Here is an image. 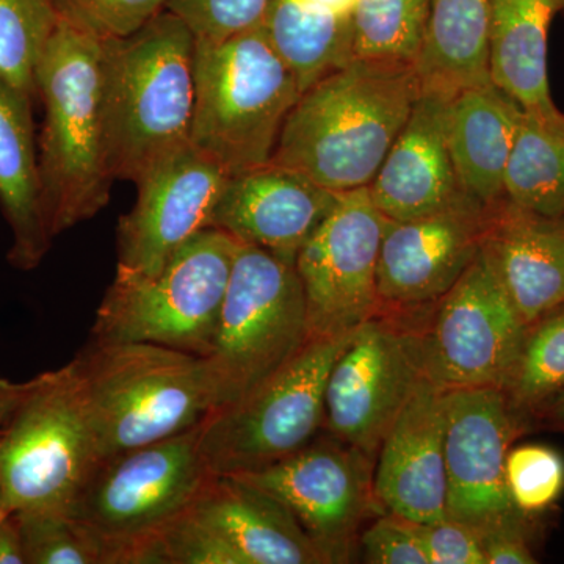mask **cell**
<instances>
[{"mask_svg":"<svg viewBox=\"0 0 564 564\" xmlns=\"http://www.w3.org/2000/svg\"><path fill=\"white\" fill-rule=\"evenodd\" d=\"M195 35L169 9L139 32L109 40L110 155L115 181L135 182L191 141Z\"/></svg>","mask_w":564,"mask_h":564,"instance_id":"obj_5","label":"cell"},{"mask_svg":"<svg viewBox=\"0 0 564 564\" xmlns=\"http://www.w3.org/2000/svg\"><path fill=\"white\" fill-rule=\"evenodd\" d=\"M170 0H52L62 20L101 40H122L139 32L166 9Z\"/></svg>","mask_w":564,"mask_h":564,"instance_id":"obj_34","label":"cell"},{"mask_svg":"<svg viewBox=\"0 0 564 564\" xmlns=\"http://www.w3.org/2000/svg\"><path fill=\"white\" fill-rule=\"evenodd\" d=\"M489 7L491 0H432L415 62L422 87L456 95L491 82Z\"/></svg>","mask_w":564,"mask_h":564,"instance_id":"obj_26","label":"cell"},{"mask_svg":"<svg viewBox=\"0 0 564 564\" xmlns=\"http://www.w3.org/2000/svg\"><path fill=\"white\" fill-rule=\"evenodd\" d=\"M541 519L521 516L514 521L480 533L486 564H534V541L541 533Z\"/></svg>","mask_w":564,"mask_h":564,"instance_id":"obj_38","label":"cell"},{"mask_svg":"<svg viewBox=\"0 0 564 564\" xmlns=\"http://www.w3.org/2000/svg\"><path fill=\"white\" fill-rule=\"evenodd\" d=\"M0 433V486L9 513L65 510L101 462L76 367L40 373Z\"/></svg>","mask_w":564,"mask_h":564,"instance_id":"obj_7","label":"cell"},{"mask_svg":"<svg viewBox=\"0 0 564 564\" xmlns=\"http://www.w3.org/2000/svg\"><path fill=\"white\" fill-rule=\"evenodd\" d=\"M41 188L55 237L110 202L109 40L61 20L36 69Z\"/></svg>","mask_w":564,"mask_h":564,"instance_id":"obj_1","label":"cell"},{"mask_svg":"<svg viewBox=\"0 0 564 564\" xmlns=\"http://www.w3.org/2000/svg\"><path fill=\"white\" fill-rule=\"evenodd\" d=\"M229 174L191 141L137 177V202L118 223V269L155 274L192 237L210 228Z\"/></svg>","mask_w":564,"mask_h":564,"instance_id":"obj_16","label":"cell"},{"mask_svg":"<svg viewBox=\"0 0 564 564\" xmlns=\"http://www.w3.org/2000/svg\"><path fill=\"white\" fill-rule=\"evenodd\" d=\"M454 96L422 87L406 124L369 185L375 206L388 220H415L477 203L463 192L448 148Z\"/></svg>","mask_w":564,"mask_h":564,"instance_id":"obj_18","label":"cell"},{"mask_svg":"<svg viewBox=\"0 0 564 564\" xmlns=\"http://www.w3.org/2000/svg\"><path fill=\"white\" fill-rule=\"evenodd\" d=\"M33 104L0 77V210L11 231L7 258L22 272L40 267L54 240L44 212Z\"/></svg>","mask_w":564,"mask_h":564,"instance_id":"obj_23","label":"cell"},{"mask_svg":"<svg viewBox=\"0 0 564 564\" xmlns=\"http://www.w3.org/2000/svg\"><path fill=\"white\" fill-rule=\"evenodd\" d=\"M530 429L554 430V432L564 433V391L532 415Z\"/></svg>","mask_w":564,"mask_h":564,"instance_id":"obj_40","label":"cell"},{"mask_svg":"<svg viewBox=\"0 0 564 564\" xmlns=\"http://www.w3.org/2000/svg\"><path fill=\"white\" fill-rule=\"evenodd\" d=\"M202 423L107 456L93 470L68 513L101 540L104 564H113L122 545L184 513L209 480L199 451Z\"/></svg>","mask_w":564,"mask_h":564,"instance_id":"obj_10","label":"cell"},{"mask_svg":"<svg viewBox=\"0 0 564 564\" xmlns=\"http://www.w3.org/2000/svg\"><path fill=\"white\" fill-rule=\"evenodd\" d=\"M7 514L10 513L9 511H7L6 503H3L2 486H0V521H2V519L6 518Z\"/></svg>","mask_w":564,"mask_h":564,"instance_id":"obj_43","label":"cell"},{"mask_svg":"<svg viewBox=\"0 0 564 564\" xmlns=\"http://www.w3.org/2000/svg\"><path fill=\"white\" fill-rule=\"evenodd\" d=\"M488 217L489 210L469 203L415 220H388L378 261L381 311L410 313L443 299L480 252Z\"/></svg>","mask_w":564,"mask_h":564,"instance_id":"obj_17","label":"cell"},{"mask_svg":"<svg viewBox=\"0 0 564 564\" xmlns=\"http://www.w3.org/2000/svg\"><path fill=\"white\" fill-rule=\"evenodd\" d=\"M28 384V381L25 383H13V381L0 377V433H2L6 423L9 422L17 404L20 403L22 395H24Z\"/></svg>","mask_w":564,"mask_h":564,"instance_id":"obj_41","label":"cell"},{"mask_svg":"<svg viewBox=\"0 0 564 564\" xmlns=\"http://www.w3.org/2000/svg\"><path fill=\"white\" fill-rule=\"evenodd\" d=\"M270 0H170L166 9L181 18L196 41L218 43L262 24Z\"/></svg>","mask_w":564,"mask_h":564,"instance_id":"obj_35","label":"cell"},{"mask_svg":"<svg viewBox=\"0 0 564 564\" xmlns=\"http://www.w3.org/2000/svg\"><path fill=\"white\" fill-rule=\"evenodd\" d=\"M445 413L447 518L478 533L521 518L508 496L505 463L516 440L532 432L502 389H448Z\"/></svg>","mask_w":564,"mask_h":564,"instance_id":"obj_15","label":"cell"},{"mask_svg":"<svg viewBox=\"0 0 564 564\" xmlns=\"http://www.w3.org/2000/svg\"><path fill=\"white\" fill-rule=\"evenodd\" d=\"M52 0H0V77L36 101V69L58 24Z\"/></svg>","mask_w":564,"mask_h":564,"instance_id":"obj_31","label":"cell"},{"mask_svg":"<svg viewBox=\"0 0 564 564\" xmlns=\"http://www.w3.org/2000/svg\"><path fill=\"white\" fill-rule=\"evenodd\" d=\"M423 378L410 315L381 311L351 333L329 370L323 430L377 458Z\"/></svg>","mask_w":564,"mask_h":564,"instance_id":"obj_13","label":"cell"},{"mask_svg":"<svg viewBox=\"0 0 564 564\" xmlns=\"http://www.w3.org/2000/svg\"><path fill=\"white\" fill-rule=\"evenodd\" d=\"M481 250L525 325L564 303V217L503 199L489 210Z\"/></svg>","mask_w":564,"mask_h":564,"instance_id":"obj_21","label":"cell"},{"mask_svg":"<svg viewBox=\"0 0 564 564\" xmlns=\"http://www.w3.org/2000/svg\"><path fill=\"white\" fill-rule=\"evenodd\" d=\"M558 0H491L489 76L522 109L555 113L547 74V36Z\"/></svg>","mask_w":564,"mask_h":564,"instance_id":"obj_25","label":"cell"},{"mask_svg":"<svg viewBox=\"0 0 564 564\" xmlns=\"http://www.w3.org/2000/svg\"><path fill=\"white\" fill-rule=\"evenodd\" d=\"M375 456L323 432L263 469L236 475L292 514L325 564L355 562L364 527L388 513L375 492Z\"/></svg>","mask_w":564,"mask_h":564,"instance_id":"obj_12","label":"cell"},{"mask_svg":"<svg viewBox=\"0 0 564 564\" xmlns=\"http://www.w3.org/2000/svg\"><path fill=\"white\" fill-rule=\"evenodd\" d=\"M448 389L423 378L375 458V492L388 513L417 524L447 518L445 413Z\"/></svg>","mask_w":564,"mask_h":564,"instance_id":"obj_19","label":"cell"},{"mask_svg":"<svg viewBox=\"0 0 564 564\" xmlns=\"http://www.w3.org/2000/svg\"><path fill=\"white\" fill-rule=\"evenodd\" d=\"M73 362L101 459L187 432L217 410L204 356L91 340Z\"/></svg>","mask_w":564,"mask_h":564,"instance_id":"obj_3","label":"cell"},{"mask_svg":"<svg viewBox=\"0 0 564 564\" xmlns=\"http://www.w3.org/2000/svg\"><path fill=\"white\" fill-rule=\"evenodd\" d=\"M502 391L529 425L538 410L564 391V303L527 325L521 352Z\"/></svg>","mask_w":564,"mask_h":564,"instance_id":"obj_29","label":"cell"},{"mask_svg":"<svg viewBox=\"0 0 564 564\" xmlns=\"http://www.w3.org/2000/svg\"><path fill=\"white\" fill-rule=\"evenodd\" d=\"M522 109L492 82L456 93L448 110L447 139L459 185L492 210L505 199L503 177Z\"/></svg>","mask_w":564,"mask_h":564,"instance_id":"obj_24","label":"cell"},{"mask_svg":"<svg viewBox=\"0 0 564 564\" xmlns=\"http://www.w3.org/2000/svg\"><path fill=\"white\" fill-rule=\"evenodd\" d=\"M337 198L339 193L322 187L303 173L270 162L229 177L210 228L229 234L239 243L295 262Z\"/></svg>","mask_w":564,"mask_h":564,"instance_id":"obj_20","label":"cell"},{"mask_svg":"<svg viewBox=\"0 0 564 564\" xmlns=\"http://www.w3.org/2000/svg\"><path fill=\"white\" fill-rule=\"evenodd\" d=\"M417 527L430 564H486L484 543L474 527L451 518Z\"/></svg>","mask_w":564,"mask_h":564,"instance_id":"obj_37","label":"cell"},{"mask_svg":"<svg viewBox=\"0 0 564 564\" xmlns=\"http://www.w3.org/2000/svg\"><path fill=\"white\" fill-rule=\"evenodd\" d=\"M406 314L426 378L445 389L505 388L527 325L484 250L443 299Z\"/></svg>","mask_w":564,"mask_h":564,"instance_id":"obj_11","label":"cell"},{"mask_svg":"<svg viewBox=\"0 0 564 564\" xmlns=\"http://www.w3.org/2000/svg\"><path fill=\"white\" fill-rule=\"evenodd\" d=\"M310 337L295 262L240 243L214 347L206 356L217 410L239 402L272 377Z\"/></svg>","mask_w":564,"mask_h":564,"instance_id":"obj_8","label":"cell"},{"mask_svg":"<svg viewBox=\"0 0 564 564\" xmlns=\"http://www.w3.org/2000/svg\"><path fill=\"white\" fill-rule=\"evenodd\" d=\"M421 91L410 63L352 58L302 93L272 163L328 191L369 187Z\"/></svg>","mask_w":564,"mask_h":564,"instance_id":"obj_2","label":"cell"},{"mask_svg":"<svg viewBox=\"0 0 564 564\" xmlns=\"http://www.w3.org/2000/svg\"><path fill=\"white\" fill-rule=\"evenodd\" d=\"M505 202L564 217V113L522 111L503 177Z\"/></svg>","mask_w":564,"mask_h":564,"instance_id":"obj_27","label":"cell"},{"mask_svg":"<svg viewBox=\"0 0 564 564\" xmlns=\"http://www.w3.org/2000/svg\"><path fill=\"white\" fill-rule=\"evenodd\" d=\"M185 511L218 534L243 564H325L292 514L236 475H212Z\"/></svg>","mask_w":564,"mask_h":564,"instance_id":"obj_22","label":"cell"},{"mask_svg":"<svg viewBox=\"0 0 564 564\" xmlns=\"http://www.w3.org/2000/svg\"><path fill=\"white\" fill-rule=\"evenodd\" d=\"M508 496L522 514L543 518L564 492V458L543 444L511 447L505 463Z\"/></svg>","mask_w":564,"mask_h":564,"instance_id":"obj_33","label":"cell"},{"mask_svg":"<svg viewBox=\"0 0 564 564\" xmlns=\"http://www.w3.org/2000/svg\"><path fill=\"white\" fill-rule=\"evenodd\" d=\"M0 564H25L20 527L13 513L0 521Z\"/></svg>","mask_w":564,"mask_h":564,"instance_id":"obj_39","label":"cell"},{"mask_svg":"<svg viewBox=\"0 0 564 564\" xmlns=\"http://www.w3.org/2000/svg\"><path fill=\"white\" fill-rule=\"evenodd\" d=\"M358 555L369 564H430L417 522L392 513L378 516L364 527Z\"/></svg>","mask_w":564,"mask_h":564,"instance_id":"obj_36","label":"cell"},{"mask_svg":"<svg viewBox=\"0 0 564 564\" xmlns=\"http://www.w3.org/2000/svg\"><path fill=\"white\" fill-rule=\"evenodd\" d=\"M558 7H560V11H563V13H564V0H558Z\"/></svg>","mask_w":564,"mask_h":564,"instance_id":"obj_44","label":"cell"},{"mask_svg":"<svg viewBox=\"0 0 564 564\" xmlns=\"http://www.w3.org/2000/svg\"><path fill=\"white\" fill-rule=\"evenodd\" d=\"M262 29L302 93L355 58L350 17L315 13L292 0H270Z\"/></svg>","mask_w":564,"mask_h":564,"instance_id":"obj_28","label":"cell"},{"mask_svg":"<svg viewBox=\"0 0 564 564\" xmlns=\"http://www.w3.org/2000/svg\"><path fill=\"white\" fill-rule=\"evenodd\" d=\"M191 143L229 176L272 162L302 90L262 25L218 43L196 41Z\"/></svg>","mask_w":564,"mask_h":564,"instance_id":"obj_4","label":"cell"},{"mask_svg":"<svg viewBox=\"0 0 564 564\" xmlns=\"http://www.w3.org/2000/svg\"><path fill=\"white\" fill-rule=\"evenodd\" d=\"M240 243L217 228L182 245L155 274L117 269L91 328L95 343H148L210 355Z\"/></svg>","mask_w":564,"mask_h":564,"instance_id":"obj_6","label":"cell"},{"mask_svg":"<svg viewBox=\"0 0 564 564\" xmlns=\"http://www.w3.org/2000/svg\"><path fill=\"white\" fill-rule=\"evenodd\" d=\"M25 564H104L101 540L65 510L13 513Z\"/></svg>","mask_w":564,"mask_h":564,"instance_id":"obj_32","label":"cell"},{"mask_svg":"<svg viewBox=\"0 0 564 564\" xmlns=\"http://www.w3.org/2000/svg\"><path fill=\"white\" fill-rule=\"evenodd\" d=\"M430 7L432 0H358L351 13L355 58L415 66Z\"/></svg>","mask_w":564,"mask_h":564,"instance_id":"obj_30","label":"cell"},{"mask_svg":"<svg viewBox=\"0 0 564 564\" xmlns=\"http://www.w3.org/2000/svg\"><path fill=\"white\" fill-rule=\"evenodd\" d=\"M292 2L315 13L350 17L358 0H292Z\"/></svg>","mask_w":564,"mask_h":564,"instance_id":"obj_42","label":"cell"},{"mask_svg":"<svg viewBox=\"0 0 564 564\" xmlns=\"http://www.w3.org/2000/svg\"><path fill=\"white\" fill-rule=\"evenodd\" d=\"M350 336H311L291 361L243 399L212 411L199 434L210 474L254 473L315 440L325 423L329 370Z\"/></svg>","mask_w":564,"mask_h":564,"instance_id":"obj_9","label":"cell"},{"mask_svg":"<svg viewBox=\"0 0 564 564\" xmlns=\"http://www.w3.org/2000/svg\"><path fill=\"white\" fill-rule=\"evenodd\" d=\"M386 223L369 187L339 193L296 254L311 336H347L380 313L377 276Z\"/></svg>","mask_w":564,"mask_h":564,"instance_id":"obj_14","label":"cell"}]
</instances>
